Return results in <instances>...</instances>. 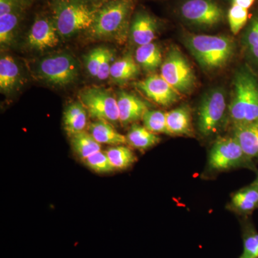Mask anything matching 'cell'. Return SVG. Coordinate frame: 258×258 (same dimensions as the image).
<instances>
[{"mask_svg":"<svg viewBox=\"0 0 258 258\" xmlns=\"http://www.w3.org/2000/svg\"><path fill=\"white\" fill-rule=\"evenodd\" d=\"M91 4L97 5V6H102L105 3L111 1V0H86Z\"/></svg>","mask_w":258,"mask_h":258,"instance_id":"d590c367","label":"cell"},{"mask_svg":"<svg viewBox=\"0 0 258 258\" xmlns=\"http://www.w3.org/2000/svg\"><path fill=\"white\" fill-rule=\"evenodd\" d=\"M167 134L172 136L192 135L191 113L188 106H181L166 113Z\"/></svg>","mask_w":258,"mask_h":258,"instance_id":"2e32d148","label":"cell"},{"mask_svg":"<svg viewBox=\"0 0 258 258\" xmlns=\"http://www.w3.org/2000/svg\"><path fill=\"white\" fill-rule=\"evenodd\" d=\"M229 114L233 125L258 119V83L250 71L240 69L234 77Z\"/></svg>","mask_w":258,"mask_h":258,"instance_id":"277c9868","label":"cell"},{"mask_svg":"<svg viewBox=\"0 0 258 258\" xmlns=\"http://www.w3.org/2000/svg\"><path fill=\"white\" fill-rule=\"evenodd\" d=\"M83 161L90 169L96 172L108 173L115 171L106 152L101 150L90 156Z\"/></svg>","mask_w":258,"mask_h":258,"instance_id":"4dcf8cb0","label":"cell"},{"mask_svg":"<svg viewBox=\"0 0 258 258\" xmlns=\"http://www.w3.org/2000/svg\"><path fill=\"white\" fill-rule=\"evenodd\" d=\"M184 44L202 69L207 71L225 67L235 52V42L226 35H186Z\"/></svg>","mask_w":258,"mask_h":258,"instance_id":"7a4b0ae2","label":"cell"},{"mask_svg":"<svg viewBox=\"0 0 258 258\" xmlns=\"http://www.w3.org/2000/svg\"><path fill=\"white\" fill-rule=\"evenodd\" d=\"M161 76L180 94H187L196 86L195 71L177 46H171L161 66Z\"/></svg>","mask_w":258,"mask_h":258,"instance_id":"8992f818","label":"cell"},{"mask_svg":"<svg viewBox=\"0 0 258 258\" xmlns=\"http://www.w3.org/2000/svg\"><path fill=\"white\" fill-rule=\"evenodd\" d=\"M232 210L242 215H249L258 209V185L249 184L234 194L231 200Z\"/></svg>","mask_w":258,"mask_h":258,"instance_id":"44dd1931","label":"cell"},{"mask_svg":"<svg viewBox=\"0 0 258 258\" xmlns=\"http://www.w3.org/2000/svg\"><path fill=\"white\" fill-rule=\"evenodd\" d=\"M227 101L225 90L221 87L212 88L205 93L200 101L198 111V128L204 137L218 132L225 120Z\"/></svg>","mask_w":258,"mask_h":258,"instance_id":"52a82bcc","label":"cell"},{"mask_svg":"<svg viewBox=\"0 0 258 258\" xmlns=\"http://www.w3.org/2000/svg\"><path fill=\"white\" fill-rule=\"evenodd\" d=\"M227 17L231 32L233 35H237L247 23L248 10L232 4L227 12Z\"/></svg>","mask_w":258,"mask_h":258,"instance_id":"f546056e","label":"cell"},{"mask_svg":"<svg viewBox=\"0 0 258 258\" xmlns=\"http://www.w3.org/2000/svg\"><path fill=\"white\" fill-rule=\"evenodd\" d=\"M88 114L80 101L71 103L66 107L63 113V125L69 135L84 132L87 127Z\"/></svg>","mask_w":258,"mask_h":258,"instance_id":"ffe728a7","label":"cell"},{"mask_svg":"<svg viewBox=\"0 0 258 258\" xmlns=\"http://www.w3.org/2000/svg\"><path fill=\"white\" fill-rule=\"evenodd\" d=\"M134 57L139 67L149 73L157 71L163 62L160 47L154 42L137 47Z\"/></svg>","mask_w":258,"mask_h":258,"instance_id":"603a6c76","label":"cell"},{"mask_svg":"<svg viewBox=\"0 0 258 258\" xmlns=\"http://www.w3.org/2000/svg\"><path fill=\"white\" fill-rule=\"evenodd\" d=\"M101 7L86 0H52L51 17L61 38H70L88 31Z\"/></svg>","mask_w":258,"mask_h":258,"instance_id":"3957f363","label":"cell"},{"mask_svg":"<svg viewBox=\"0 0 258 258\" xmlns=\"http://www.w3.org/2000/svg\"><path fill=\"white\" fill-rule=\"evenodd\" d=\"M116 98L119 112V123L122 125H126L142 119L144 113L149 110L147 103L132 93L122 91L118 93Z\"/></svg>","mask_w":258,"mask_h":258,"instance_id":"5bb4252c","label":"cell"},{"mask_svg":"<svg viewBox=\"0 0 258 258\" xmlns=\"http://www.w3.org/2000/svg\"><path fill=\"white\" fill-rule=\"evenodd\" d=\"M71 138L73 151L81 160L85 161L90 156L101 150V144L85 131L71 136Z\"/></svg>","mask_w":258,"mask_h":258,"instance_id":"d4e9b609","label":"cell"},{"mask_svg":"<svg viewBox=\"0 0 258 258\" xmlns=\"http://www.w3.org/2000/svg\"><path fill=\"white\" fill-rule=\"evenodd\" d=\"M232 4L238 5L244 9L249 10L253 5L255 0H232Z\"/></svg>","mask_w":258,"mask_h":258,"instance_id":"e575fe53","label":"cell"},{"mask_svg":"<svg viewBox=\"0 0 258 258\" xmlns=\"http://www.w3.org/2000/svg\"><path fill=\"white\" fill-rule=\"evenodd\" d=\"M136 86L149 99L161 106H170L180 99L181 94L174 89L161 75H152Z\"/></svg>","mask_w":258,"mask_h":258,"instance_id":"7c38bea8","label":"cell"},{"mask_svg":"<svg viewBox=\"0 0 258 258\" xmlns=\"http://www.w3.org/2000/svg\"><path fill=\"white\" fill-rule=\"evenodd\" d=\"M133 0H111L102 5L91 28L86 32L94 40L124 42L133 17Z\"/></svg>","mask_w":258,"mask_h":258,"instance_id":"6da1fadb","label":"cell"},{"mask_svg":"<svg viewBox=\"0 0 258 258\" xmlns=\"http://www.w3.org/2000/svg\"><path fill=\"white\" fill-rule=\"evenodd\" d=\"M21 79L18 64L11 55H2L0 58V89L9 93L18 87Z\"/></svg>","mask_w":258,"mask_h":258,"instance_id":"ac0fdd59","label":"cell"},{"mask_svg":"<svg viewBox=\"0 0 258 258\" xmlns=\"http://www.w3.org/2000/svg\"><path fill=\"white\" fill-rule=\"evenodd\" d=\"M79 99L91 118L113 125L119 122L117 98L106 88H85L80 93Z\"/></svg>","mask_w":258,"mask_h":258,"instance_id":"30bf717a","label":"cell"},{"mask_svg":"<svg viewBox=\"0 0 258 258\" xmlns=\"http://www.w3.org/2000/svg\"><path fill=\"white\" fill-rule=\"evenodd\" d=\"M243 251L239 258H258V232L248 224L242 230Z\"/></svg>","mask_w":258,"mask_h":258,"instance_id":"83f0119b","label":"cell"},{"mask_svg":"<svg viewBox=\"0 0 258 258\" xmlns=\"http://www.w3.org/2000/svg\"><path fill=\"white\" fill-rule=\"evenodd\" d=\"M60 38L52 17L39 15L29 30L26 42L32 50L43 51L57 46Z\"/></svg>","mask_w":258,"mask_h":258,"instance_id":"8fae6325","label":"cell"},{"mask_svg":"<svg viewBox=\"0 0 258 258\" xmlns=\"http://www.w3.org/2000/svg\"><path fill=\"white\" fill-rule=\"evenodd\" d=\"M233 137L246 157L253 162L258 161V119L233 125Z\"/></svg>","mask_w":258,"mask_h":258,"instance_id":"9a60e30c","label":"cell"},{"mask_svg":"<svg viewBox=\"0 0 258 258\" xmlns=\"http://www.w3.org/2000/svg\"><path fill=\"white\" fill-rule=\"evenodd\" d=\"M105 47H97L84 56L85 66L90 76L96 78L98 75V69L101 64L102 57Z\"/></svg>","mask_w":258,"mask_h":258,"instance_id":"1f68e13d","label":"cell"},{"mask_svg":"<svg viewBox=\"0 0 258 258\" xmlns=\"http://www.w3.org/2000/svg\"><path fill=\"white\" fill-rule=\"evenodd\" d=\"M209 167L215 171L245 167L254 169V162L246 157L237 139L232 137H220L210 150Z\"/></svg>","mask_w":258,"mask_h":258,"instance_id":"ba28073f","label":"cell"},{"mask_svg":"<svg viewBox=\"0 0 258 258\" xmlns=\"http://www.w3.org/2000/svg\"><path fill=\"white\" fill-rule=\"evenodd\" d=\"M25 7L23 0H0V16L14 12L24 11Z\"/></svg>","mask_w":258,"mask_h":258,"instance_id":"836d02e7","label":"cell"},{"mask_svg":"<svg viewBox=\"0 0 258 258\" xmlns=\"http://www.w3.org/2000/svg\"><path fill=\"white\" fill-rule=\"evenodd\" d=\"M140 72V67L135 57L128 53L113 62L110 71V78L113 82L125 83L136 79Z\"/></svg>","mask_w":258,"mask_h":258,"instance_id":"7402d4cb","label":"cell"},{"mask_svg":"<svg viewBox=\"0 0 258 258\" xmlns=\"http://www.w3.org/2000/svg\"><path fill=\"white\" fill-rule=\"evenodd\" d=\"M105 152L115 170H124L137 161V159L134 152L124 146H114L108 148Z\"/></svg>","mask_w":258,"mask_h":258,"instance_id":"4316f807","label":"cell"},{"mask_svg":"<svg viewBox=\"0 0 258 258\" xmlns=\"http://www.w3.org/2000/svg\"><path fill=\"white\" fill-rule=\"evenodd\" d=\"M181 19L199 29H212L225 20L223 8L215 0H185L179 8Z\"/></svg>","mask_w":258,"mask_h":258,"instance_id":"9c48e42d","label":"cell"},{"mask_svg":"<svg viewBox=\"0 0 258 258\" xmlns=\"http://www.w3.org/2000/svg\"><path fill=\"white\" fill-rule=\"evenodd\" d=\"M252 184L258 185V173H257V177H256V179H254V181H253V182H252Z\"/></svg>","mask_w":258,"mask_h":258,"instance_id":"8d00e7d4","label":"cell"},{"mask_svg":"<svg viewBox=\"0 0 258 258\" xmlns=\"http://www.w3.org/2000/svg\"><path fill=\"white\" fill-rule=\"evenodd\" d=\"M127 143L138 150H147L160 142L157 134L147 130L143 125L134 123L126 135Z\"/></svg>","mask_w":258,"mask_h":258,"instance_id":"cb8c5ba5","label":"cell"},{"mask_svg":"<svg viewBox=\"0 0 258 258\" xmlns=\"http://www.w3.org/2000/svg\"><path fill=\"white\" fill-rule=\"evenodd\" d=\"M144 126L152 133L166 134V113L157 110H148L144 113L143 118Z\"/></svg>","mask_w":258,"mask_h":258,"instance_id":"f1b7e54d","label":"cell"},{"mask_svg":"<svg viewBox=\"0 0 258 258\" xmlns=\"http://www.w3.org/2000/svg\"><path fill=\"white\" fill-rule=\"evenodd\" d=\"M159 30L157 19L144 10L137 11L132 17L129 37L134 45H147L157 38Z\"/></svg>","mask_w":258,"mask_h":258,"instance_id":"4fadbf2b","label":"cell"},{"mask_svg":"<svg viewBox=\"0 0 258 258\" xmlns=\"http://www.w3.org/2000/svg\"><path fill=\"white\" fill-rule=\"evenodd\" d=\"M242 49L246 60L254 71H258V13L247 25L242 38Z\"/></svg>","mask_w":258,"mask_h":258,"instance_id":"e0dca14e","label":"cell"},{"mask_svg":"<svg viewBox=\"0 0 258 258\" xmlns=\"http://www.w3.org/2000/svg\"><path fill=\"white\" fill-rule=\"evenodd\" d=\"M88 133L100 144L119 146L127 144L126 137L118 133L113 124L105 120H96L91 123Z\"/></svg>","mask_w":258,"mask_h":258,"instance_id":"d6986e66","label":"cell"},{"mask_svg":"<svg viewBox=\"0 0 258 258\" xmlns=\"http://www.w3.org/2000/svg\"><path fill=\"white\" fill-rule=\"evenodd\" d=\"M23 11L14 12L0 16V44L1 47H9L13 45Z\"/></svg>","mask_w":258,"mask_h":258,"instance_id":"484cf974","label":"cell"},{"mask_svg":"<svg viewBox=\"0 0 258 258\" xmlns=\"http://www.w3.org/2000/svg\"><path fill=\"white\" fill-rule=\"evenodd\" d=\"M114 51L109 47H105L103 51V57L96 79L99 81H105L110 77V71L113 62L115 60Z\"/></svg>","mask_w":258,"mask_h":258,"instance_id":"d6a6232c","label":"cell"},{"mask_svg":"<svg viewBox=\"0 0 258 258\" xmlns=\"http://www.w3.org/2000/svg\"><path fill=\"white\" fill-rule=\"evenodd\" d=\"M79 64L69 53L47 56L39 61L37 74L47 84L64 87L74 83L79 75Z\"/></svg>","mask_w":258,"mask_h":258,"instance_id":"5b68a950","label":"cell"}]
</instances>
